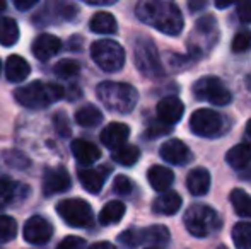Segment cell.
<instances>
[{
  "mask_svg": "<svg viewBox=\"0 0 251 249\" xmlns=\"http://www.w3.org/2000/svg\"><path fill=\"white\" fill-rule=\"evenodd\" d=\"M89 249H116L115 246H113L111 243H106V241H102V243H96V244H93Z\"/></svg>",
  "mask_w": 251,
  "mask_h": 249,
  "instance_id": "cell-46",
  "label": "cell"
},
{
  "mask_svg": "<svg viewBox=\"0 0 251 249\" xmlns=\"http://www.w3.org/2000/svg\"><path fill=\"white\" fill-rule=\"evenodd\" d=\"M246 80H248V82H246V87H248V89H251V75Z\"/></svg>",
  "mask_w": 251,
  "mask_h": 249,
  "instance_id": "cell-52",
  "label": "cell"
},
{
  "mask_svg": "<svg viewBox=\"0 0 251 249\" xmlns=\"http://www.w3.org/2000/svg\"><path fill=\"white\" fill-rule=\"evenodd\" d=\"M232 243L236 249H251V222H238L232 227Z\"/></svg>",
  "mask_w": 251,
  "mask_h": 249,
  "instance_id": "cell-32",
  "label": "cell"
},
{
  "mask_svg": "<svg viewBox=\"0 0 251 249\" xmlns=\"http://www.w3.org/2000/svg\"><path fill=\"white\" fill-rule=\"evenodd\" d=\"M215 5H217V9H226V7L232 5V3L239 2V0H214Z\"/></svg>",
  "mask_w": 251,
  "mask_h": 249,
  "instance_id": "cell-45",
  "label": "cell"
},
{
  "mask_svg": "<svg viewBox=\"0 0 251 249\" xmlns=\"http://www.w3.org/2000/svg\"><path fill=\"white\" fill-rule=\"evenodd\" d=\"M251 45V34L250 31H239V33H236L234 40H232V51L234 53H243V51H246L250 48Z\"/></svg>",
  "mask_w": 251,
  "mask_h": 249,
  "instance_id": "cell-37",
  "label": "cell"
},
{
  "mask_svg": "<svg viewBox=\"0 0 251 249\" xmlns=\"http://www.w3.org/2000/svg\"><path fill=\"white\" fill-rule=\"evenodd\" d=\"M146 249H157V248H146Z\"/></svg>",
  "mask_w": 251,
  "mask_h": 249,
  "instance_id": "cell-54",
  "label": "cell"
},
{
  "mask_svg": "<svg viewBox=\"0 0 251 249\" xmlns=\"http://www.w3.org/2000/svg\"><path fill=\"white\" fill-rule=\"evenodd\" d=\"M147 180H149V184L155 191H168L169 186L175 181V174H173L171 169L164 166H152L149 171H147Z\"/></svg>",
  "mask_w": 251,
  "mask_h": 249,
  "instance_id": "cell-22",
  "label": "cell"
},
{
  "mask_svg": "<svg viewBox=\"0 0 251 249\" xmlns=\"http://www.w3.org/2000/svg\"><path fill=\"white\" fill-rule=\"evenodd\" d=\"M5 7H7L5 0H0V12H3V10H5Z\"/></svg>",
  "mask_w": 251,
  "mask_h": 249,
  "instance_id": "cell-51",
  "label": "cell"
},
{
  "mask_svg": "<svg viewBox=\"0 0 251 249\" xmlns=\"http://www.w3.org/2000/svg\"><path fill=\"white\" fill-rule=\"evenodd\" d=\"M89 27L96 34H115L118 31L116 19L109 12H96L89 21Z\"/></svg>",
  "mask_w": 251,
  "mask_h": 249,
  "instance_id": "cell-25",
  "label": "cell"
},
{
  "mask_svg": "<svg viewBox=\"0 0 251 249\" xmlns=\"http://www.w3.org/2000/svg\"><path fill=\"white\" fill-rule=\"evenodd\" d=\"M31 73L29 63L19 55H10L5 63V75L10 82H21Z\"/></svg>",
  "mask_w": 251,
  "mask_h": 249,
  "instance_id": "cell-24",
  "label": "cell"
},
{
  "mask_svg": "<svg viewBox=\"0 0 251 249\" xmlns=\"http://www.w3.org/2000/svg\"><path fill=\"white\" fill-rule=\"evenodd\" d=\"M21 189L23 186L16 181L9 178H0V206H7L16 202L17 196L21 195Z\"/></svg>",
  "mask_w": 251,
  "mask_h": 249,
  "instance_id": "cell-31",
  "label": "cell"
},
{
  "mask_svg": "<svg viewBox=\"0 0 251 249\" xmlns=\"http://www.w3.org/2000/svg\"><path fill=\"white\" fill-rule=\"evenodd\" d=\"M118 241L125 248H137L139 244L164 246L169 243V230L164 226H151L147 229H128L118 236Z\"/></svg>",
  "mask_w": 251,
  "mask_h": 249,
  "instance_id": "cell-11",
  "label": "cell"
},
{
  "mask_svg": "<svg viewBox=\"0 0 251 249\" xmlns=\"http://www.w3.org/2000/svg\"><path fill=\"white\" fill-rule=\"evenodd\" d=\"M226 160H227V164L232 169L241 171L245 167H248L251 164V143H238L232 149H229V152L226 154Z\"/></svg>",
  "mask_w": 251,
  "mask_h": 249,
  "instance_id": "cell-23",
  "label": "cell"
},
{
  "mask_svg": "<svg viewBox=\"0 0 251 249\" xmlns=\"http://www.w3.org/2000/svg\"><path fill=\"white\" fill-rule=\"evenodd\" d=\"M125 203L118 202V200H113V202L106 203L102 206L100 213V222L102 226H113V224H118L120 220L125 215Z\"/></svg>",
  "mask_w": 251,
  "mask_h": 249,
  "instance_id": "cell-26",
  "label": "cell"
},
{
  "mask_svg": "<svg viewBox=\"0 0 251 249\" xmlns=\"http://www.w3.org/2000/svg\"><path fill=\"white\" fill-rule=\"evenodd\" d=\"M14 97L24 108L43 110V108L51 106L56 101L63 99L65 97V89L56 86V84L34 80V82L26 84V86L14 91Z\"/></svg>",
  "mask_w": 251,
  "mask_h": 249,
  "instance_id": "cell-2",
  "label": "cell"
},
{
  "mask_svg": "<svg viewBox=\"0 0 251 249\" xmlns=\"http://www.w3.org/2000/svg\"><path fill=\"white\" fill-rule=\"evenodd\" d=\"M17 234V222L9 215H0V243H9Z\"/></svg>",
  "mask_w": 251,
  "mask_h": 249,
  "instance_id": "cell-35",
  "label": "cell"
},
{
  "mask_svg": "<svg viewBox=\"0 0 251 249\" xmlns=\"http://www.w3.org/2000/svg\"><path fill=\"white\" fill-rule=\"evenodd\" d=\"M101 121H102V113L96 106H91V104L80 108L75 113V123L84 126V128H94Z\"/></svg>",
  "mask_w": 251,
  "mask_h": 249,
  "instance_id": "cell-30",
  "label": "cell"
},
{
  "mask_svg": "<svg viewBox=\"0 0 251 249\" xmlns=\"http://www.w3.org/2000/svg\"><path fill=\"white\" fill-rule=\"evenodd\" d=\"M98 99L113 113L128 114L139 103V92L125 82H101L96 89Z\"/></svg>",
  "mask_w": 251,
  "mask_h": 249,
  "instance_id": "cell-3",
  "label": "cell"
},
{
  "mask_svg": "<svg viewBox=\"0 0 251 249\" xmlns=\"http://www.w3.org/2000/svg\"><path fill=\"white\" fill-rule=\"evenodd\" d=\"M60 48H62V41L56 36L48 34V33L40 34V36L33 41V45H31L33 55L41 62H47V60H50L51 57H55L60 51Z\"/></svg>",
  "mask_w": 251,
  "mask_h": 249,
  "instance_id": "cell-16",
  "label": "cell"
},
{
  "mask_svg": "<svg viewBox=\"0 0 251 249\" xmlns=\"http://www.w3.org/2000/svg\"><path fill=\"white\" fill-rule=\"evenodd\" d=\"M56 213L70 227H89L93 224L94 213L86 200L67 198L56 205Z\"/></svg>",
  "mask_w": 251,
  "mask_h": 249,
  "instance_id": "cell-9",
  "label": "cell"
},
{
  "mask_svg": "<svg viewBox=\"0 0 251 249\" xmlns=\"http://www.w3.org/2000/svg\"><path fill=\"white\" fill-rule=\"evenodd\" d=\"M113 189H115L116 195L126 196V195H130V193L133 191V183H132V180H130V178L120 174V176H116L115 181H113Z\"/></svg>",
  "mask_w": 251,
  "mask_h": 249,
  "instance_id": "cell-38",
  "label": "cell"
},
{
  "mask_svg": "<svg viewBox=\"0 0 251 249\" xmlns=\"http://www.w3.org/2000/svg\"><path fill=\"white\" fill-rule=\"evenodd\" d=\"M56 249H86V241L77 236H67Z\"/></svg>",
  "mask_w": 251,
  "mask_h": 249,
  "instance_id": "cell-40",
  "label": "cell"
},
{
  "mask_svg": "<svg viewBox=\"0 0 251 249\" xmlns=\"http://www.w3.org/2000/svg\"><path fill=\"white\" fill-rule=\"evenodd\" d=\"M82 2L87 3V5H113L118 0H82Z\"/></svg>",
  "mask_w": 251,
  "mask_h": 249,
  "instance_id": "cell-44",
  "label": "cell"
},
{
  "mask_svg": "<svg viewBox=\"0 0 251 249\" xmlns=\"http://www.w3.org/2000/svg\"><path fill=\"white\" fill-rule=\"evenodd\" d=\"M246 136H248V140L251 143V120L248 121V125H246Z\"/></svg>",
  "mask_w": 251,
  "mask_h": 249,
  "instance_id": "cell-50",
  "label": "cell"
},
{
  "mask_svg": "<svg viewBox=\"0 0 251 249\" xmlns=\"http://www.w3.org/2000/svg\"><path fill=\"white\" fill-rule=\"evenodd\" d=\"M133 62L139 72L149 79H159L164 75V67H162L159 51L155 45L149 38H139L133 45Z\"/></svg>",
  "mask_w": 251,
  "mask_h": 249,
  "instance_id": "cell-5",
  "label": "cell"
},
{
  "mask_svg": "<svg viewBox=\"0 0 251 249\" xmlns=\"http://www.w3.org/2000/svg\"><path fill=\"white\" fill-rule=\"evenodd\" d=\"M80 46H82V38L74 36L72 38V43H70V48H72V50H77V48H80Z\"/></svg>",
  "mask_w": 251,
  "mask_h": 249,
  "instance_id": "cell-47",
  "label": "cell"
},
{
  "mask_svg": "<svg viewBox=\"0 0 251 249\" xmlns=\"http://www.w3.org/2000/svg\"><path fill=\"white\" fill-rule=\"evenodd\" d=\"M229 200H231L232 208H234V212L238 213L239 217H243V219H251V196L245 189H239V188L232 189Z\"/></svg>",
  "mask_w": 251,
  "mask_h": 249,
  "instance_id": "cell-27",
  "label": "cell"
},
{
  "mask_svg": "<svg viewBox=\"0 0 251 249\" xmlns=\"http://www.w3.org/2000/svg\"><path fill=\"white\" fill-rule=\"evenodd\" d=\"M193 96L199 101H205L214 106H226L232 101L231 91L226 87L219 77H201L193 86Z\"/></svg>",
  "mask_w": 251,
  "mask_h": 249,
  "instance_id": "cell-10",
  "label": "cell"
},
{
  "mask_svg": "<svg viewBox=\"0 0 251 249\" xmlns=\"http://www.w3.org/2000/svg\"><path fill=\"white\" fill-rule=\"evenodd\" d=\"M159 154L166 162L175 164V166H185L193 159V154L190 152L188 145L178 138H171L162 143Z\"/></svg>",
  "mask_w": 251,
  "mask_h": 249,
  "instance_id": "cell-13",
  "label": "cell"
},
{
  "mask_svg": "<svg viewBox=\"0 0 251 249\" xmlns=\"http://www.w3.org/2000/svg\"><path fill=\"white\" fill-rule=\"evenodd\" d=\"M205 0H190V9L192 10H197L200 9V7H203Z\"/></svg>",
  "mask_w": 251,
  "mask_h": 249,
  "instance_id": "cell-48",
  "label": "cell"
},
{
  "mask_svg": "<svg viewBox=\"0 0 251 249\" xmlns=\"http://www.w3.org/2000/svg\"><path fill=\"white\" fill-rule=\"evenodd\" d=\"M241 180H251V164L245 169H241Z\"/></svg>",
  "mask_w": 251,
  "mask_h": 249,
  "instance_id": "cell-49",
  "label": "cell"
},
{
  "mask_svg": "<svg viewBox=\"0 0 251 249\" xmlns=\"http://www.w3.org/2000/svg\"><path fill=\"white\" fill-rule=\"evenodd\" d=\"M2 157L7 166L14 167V169H24V167L29 166V159L17 150H5V152H2Z\"/></svg>",
  "mask_w": 251,
  "mask_h": 249,
  "instance_id": "cell-36",
  "label": "cell"
},
{
  "mask_svg": "<svg viewBox=\"0 0 251 249\" xmlns=\"http://www.w3.org/2000/svg\"><path fill=\"white\" fill-rule=\"evenodd\" d=\"M23 236L26 239V243L40 246V244H47L53 236V227L47 219L40 215H34L31 219H27V222L24 224Z\"/></svg>",
  "mask_w": 251,
  "mask_h": 249,
  "instance_id": "cell-12",
  "label": "cell"
},
{
  "mask_svg": "<svg viewBox=\"0 0 251 249\" xmlns=\"http://www.w3.org/2000/svg\"><path fill=\"white\" fill-rule=\"evenodd\" d=\"M109 173L108 167H100V169H80L79 171V181L84 186V189L93 195H98V193L102 189V184L106 181V174Z\"/></svg>",
  "mask_w": 251,
  "mask_h": 249,
  "instance_id": "cell-19",
  "label": "cell"
},
{
  "mask_svg": "<svg viewBox=\"0 0 251 249\" xmlns=\"http://www.w3.org/2000/svg\"><path fill=\"white\" fill-rule=\"evenodd\" d=\"M12 2L19 10H29V9H33V7L36 5L38 0H12Z\"/></svg>",
  "mask_w": 251,
  "mask_h": 249,
  "instance_id": "cell-43",
  "label": "cell"
},
{
  "mask_svg": "<svg viewBox=\"0 0 251 249\" xmlns=\"http://www.w3.org/2000/svg\"><path fill=\"white\" fill-rule=\"evenodd\" d=\"M70 184H72V181H70V176L65 167L58 166V167H50V169L45 171V176H43L45 196L58 195V193L67 191L70 188Z\"/></svg>",
  "mask_w": 251,
  "mask_h": 249,
  "instance_id": "cell-14",
  "label": "cell"
},
{
  "mask_svg": "<svg viewBox=\"0 0 251 249\" xmlns=\"http://www.w3.org/2000/svg\"><path fill=\"white\" fill-rule=\"evenodd\" d=\"M48 5L53 9V14L58 17L60 21H74L77 17V7L72 0H53Z\"/></svg>",
  "mask_w": 251,
  "mask_h": 249,
  "instance_id": "cell-33",
  "label": "cell"
},
{
  "mask_svg": "<svg viewBox=\"0 0 251 249\" xmlns=\"http://www.w3.org/2000/svg\"><path fill=\"white\" fill-rule=\"evenodd\" d=\"M155 113H157V120L162 121L164 125H175L181 120L183 113H185V104L181 103V99L176 96H166L162 97L157 103L155 108Z\"/></svg>",
  "mask_w": 251,
  "mask_h": 249,
  "instance_id": "cell-15",
  "label": "cell"
},
{
  "mask_svg": "<svg viewBox=\"0 0 251 249\" xmlns=\"http://www.w3.org/2000/svg\"><path fill=\"white\" fill-rule=\"evenodd\" d=\"M91 58L104 72H118L125 65V50L113 40H98L91 46Z\"/></svg>",
  "mask_w": 251,
  "mask_h": 249,
  "instance_id": "cell-8",
  "label": "cell"
},
{
  "mask_svg": "<svg viewBox=\"0 0 251 249\" xmlns=\"http://www.w3.org/2000/svg\"><path fill=\"white\" fill-rule=\"evenodd\" d=\"M229 120L222 116L221 113L208 108L197 110L190 118V128L195 135L203 136V138H217L222 133L229 130Z\"/></svg>",
  "mask_w": 251,
  "mask_h": 249,
  "instance_id": "cell-7",
  "label": "cell"
},
{
  "mask_svg": "<svg viewBox=\"0 0 251 249\" xmlns=\"http://www.w3.org/2000/svg\"><path fill=\"white\" fill-rule=\"evenodd\" d=\"M0 70H2V62H0Z\"/></svg>",
  "mask_w": 251,
  "mask_h": 249,
  "instance_id": "cell-55",
  "label": "cell"
},
{
  "mask_svg": "<svg viewBox=\"0 0 251 249\" xmlns=\"http://www.w3.org/2000/svg\"><path fill=\"white\" fill-rule=\"evenodd\" d=\"M111 159L115 160V162L122 164V166L130 167L140 159V149L137 145H128V143H125V145L113 150Z\"/></svg>",
  "mask_w": 251,
  "mask_h": 249,
  "instance_id": "cell-29",
  "label": "cell"
},
{
  "mask_svg": "<svg viewBox=\"0 0 251 249\" xmlns=\"http://www.w3.org/2000/svg\"><path fill=\"white\" fill-rule=\"evenodd\" d=\"M135 14L144 24L169 36H178L185 24L175 0H139Z\"/></svg>",
  "mask_w": 251,
  "mask_h": 249,
  "instance_id": "cell-1",
  "label": "cell"
},
{
  "mask_svg": "<svg viewBox=\"0 0 251 249\" xmlns=\"http://www.w3.org/2000/svg\"><path fill=\"white\" fill-rule=\"evenodd\" d=\"M186 188L193 196H203L210 188V173L205 167H195L186 178Z\"/></svg>",
  "mask_w": 251,
  "mask_h": 249,
  "instance_id": "cell-21",
  "label": "cell"
},
{
  "mask_svg": "<svg viewBox=\"0 0 251 249\" xmlns=\"http://www.w3.org/2000/svg\"><path fill=\"white\" fill-rule=\"evenodd\" d=\"M53 72H55V75L60 77V79H72V77H75L77 73L80 72V65H79V62L67 58V60H60L56 63V65L53 67Z\"/></svg>",
  "mask_w": 251,
  "mask_h": 249,
  "instance_id": "cell-34",
  "label": "cell"
},
{
  "mask_svg": "<svg viewBox=\"0 0 251 249\" xmlns=\"http://www.w3.org/2000/svg\"><path fill=\"white\" fill-rule=\"evenodd\" d=\"M181 203H183L181 196L176 191L168 189V191L161 193V195L154 200L152 210H154L155 213H159V215H175V213H178V210L181 208Z\"/></svg>",
  "mask_w": 251,
  "mask_h": 249,
  "instance_id": "cell-18",
  "label": "cell"
},
{
  "mask_svg": "<svg viewBox=\"0 0 251 249\" xmlns=\"http://www.w3.org/2000/svg\"><path fill=\"white\" fill-rule=\"evenodd\" d=\"M238 17L243 23H251V0H239Z\"/></svg>",
  "mask_w": 251,
  "mask_h": 249,
  "instance_id": "cell-42",
  "label": "cell"
},
{
  "mask_svg": "<svg viewBox=\"0 0 251 249\" xmlns=\"http://www.w3.org/2000/svg\"><path fill=\"white\" fill-rule=\"evenodd\" d=\"M70 149H72L74 157H75L80 164H84V166H89V164L101 159V150L98 149L94 143L87 142V140H82V138L74 140Z\"/></svg>",
  "mask_w": 251,
  "mask_h": 249,
  "instance_id": "cell-20",
  "label": "cell"
},
{
  "mask_svg": "<svg viewBox=\"0 0 251 249\" xmlns=\"http://www.w3.org/2000/svg\"><path fill=\"white\" fill-rule=\"evenodd\" d=\"M183 222H185L186 230L200 239L212 236L221 227V219H219L217 212L203 203H195L190 206L185 212Z\"/></svg>",
  "mask_w": 251,
  "mask_h": 249,
  "instance_id": "cell-4",
  "label": "cell"
},
{
  "mask_svg": "<svg viewBox=\"0 0 251 249\" xmlns=\"http://www.w3.org/2000/svg\"><path fill=\"white\" fill-rule=\"evenodd\" d=\"M19 40V26L10 17H0V45L14 46Z\"/></svg>",
  "mask_w": 251,
  "mask_h": 249,
  "instance_id": "cell-28",
  "label": "cell"
},
{
  "mask_svg": "<svg viewBox=\"0 0 251 249\" xmlns=\"http://www.w3.org/2000/svg\"><path fill=\"white\" fill-rule=\"evenodd\" d=\"M217 249H227V248H224V246H219Z\"/></svg>",
  "mask_w": 251,
  "mask_h": 249,
  "instance_id": "cell-53",
  "label": "cell"
},
{
  "mask_svg": "<svg viewBox=\"0 0 251 249\" xmlns=\"http://www.w3.org/2000/svg\"><path fill=\"white\" fill-rule=\"evenodd\" d=\"M219 38L217 23L212 16H203L197 21V26L188 38V50L192 57H205L215 46Z\"/></svg>",
  "mask_w": 251,
  "mask_h": 249,
  "instance_id": "cell-6",
  "label": "cell"
},
{
  "mask_svg": "<svg viewBox=\"0 0 251 249\" xmlns=\"http://www.w3.org/2000/svg\"><path fill=\"white\" fill-rule=\"evenodd\" d=\"M130 136V128L125 123H109L101 132V142L104 143L108 149H118V147L125 145V142Z\"/></svg>",
  "mask_w": 251,
  "mask_h": 249,
  "instance_id": "cell-17",
  "label": "cell"
},
{
  "mask_svg": "<svg viewBox=\"0 0 251 249\" xmlns=\"http://www.w3.org/2000/svg\"><path fill=\"white\" fill-rule=\"evenodd\" d=\"M53 121H55V130H56V133H58L60 136H63V138L70 136L72 130H70L69 118H67L65 113H56L55 118H53Z\"/></svg>",
  "mask_w": 251,
  "mask_h": 249,
  "instance_id": "cell-39",
  "label": "cell"
},
{
  "mask_svg": "<svg viewBox=\"0 0 251 249\" xmlns=\"http://www.w3.org/2000/svg\"><path fill=\"white\" fill-rule=\"evenodd\" d=\"M168 132H169V125H164L162 121L157 120L155 123H152L149 128H147L146 136H147V138H157V136L166 135Z\"/></svg>",
  "mask_w": 251,
  "mask_h": 249,
  "instance_id": "cell-41",
  "label": "cell"
}]
</instances>
